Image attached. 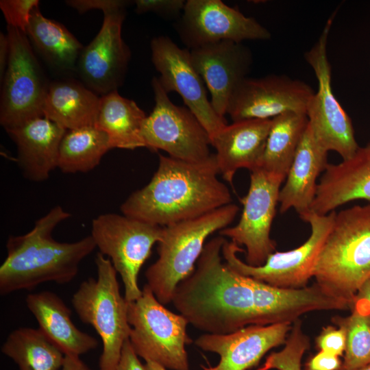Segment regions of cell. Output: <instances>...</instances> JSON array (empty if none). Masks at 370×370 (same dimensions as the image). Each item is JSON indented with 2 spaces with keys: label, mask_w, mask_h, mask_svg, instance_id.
I'll return each instance as SVG.
<instances>
[{
  "label": "cell",
  "mask_w": 370,
  "mask_h": 370,
  "mask_svg": "<svg viewBox=\"0 0 370 370\" xmlns=\"http://www.w3.org/2000/svg\"><path fill=\"white\" fill-rule=\"evenodd\" d=\"M225 241L219 236L206 243L195 270L177 284L171 301L189 323L207 334L259 325L251 278L222 262Z\"/></svg>",
  "instance_id": "1"
},
{
  "label": "cell",
  "mask_w": 370,
  "mask_h": 370,
  "mask_svg": "<svg viewBox=\"0 0 370 370\" xmlns=\"http://www.w3.org/2000/svg\"><path fill=\"white\" fill-rule=\"evenodd\" d=\"M214 153L198 162L159 156L150 182L123 203L127 217L161 227L194 219L231 204Z\"/></svg>",
  "instance_id": "2"
},
{
  "label": "cell",
  "mask_w": 370,
  "mask_h": 370,
  "mask_svg": "<svg viewBox=\"0 0 370 370\" xmlns=\"http://www.w3.org/2000/svg\"><path fill=\"white\" fill-rule=\"evenodd\" d=\"M70 217L62 206H56L29 232L8 238L7 256L0 267L1 295L31 290L46 282L64 284L75 278L79 264L96 245L90 235L73 243L52 237L56 227Z\"/></svg>",
  "instance_id": "3"
},
{
  "label": "cell",
  "mask_w": 370,
  "mask_h": 370,
  "mask_svg": "<svg viewBox=\"0 0 370 370\" xmlns=\"http://www.w3.org/2000/svg\"><path fill=\"white\" fill-rule=\"evenodd\" d=\"M312 278L350 308L357 291L370 278V204L335 213Z\"/></svg>",
  "instance_id": "4"
},
{
  "label": "cell",
  "mask_w": 370,
  "mask_h": 370,
  "mask_svg": "<svg viewBox=\"0 0 370 370\" xmlns=\"http://www.w3.org/2000/svg\"><path fill=\"white\" fill-rule=\"evenodd\" d=\"M239 210L230 204L200 217L162 227L158 259L146 270L147 284L163 305L171 303L177 284L191 274L206 241L227 227Z\"/></svg>",
  "instance_id": "5"
},
{
  "label": "cell",
  "mask_w": 370,
  "mask_h": 370,
  "mask_svg": "<svg viewBox=\"0 0 370 370\" xmlns=\"http://www.w3.org/2000/svg\"><path fill=\"white\" fill-rule=\"evenodd\" d=\"M95 264L97 278L82 282L71 302L79 319L90 325L102 341L99 370H114L129 338L128 301L121 293L117 272L110 260L99 252Z\"/></svg>",
  "instance_id": "6"
},
{
  "label": "cell",
  "mask_w": 370,
  "mask_h": 370,
  "mask_svg": "<svg viewBox=\"0 0 370 370\" xmlns=\"http://www.w3.org/2000/svg\"><path fill=\"white\" fill-rule=\"evenodd\" d=\"M129 340L145 362L167 369L189 370L186 345L193 341L186 332L188 320L167 309L145 284L141 296L128 302Z\"/></svg>",
  "instance_id": "7"
},
{
  "label": "cell",
  "mask_w": 370,
  "mask_h": 370,
  "mask_svg": "<svg viewBox=\"0 0 370 370\" xmlns=\"http://www.w3.org/2000/svg\"><path fill=\"white\" fill-rule=\"evenodd\" d=\"M335 213L333 211L321 215L308 212L301 219L310 226L309 238L297 248L273 252L262 265L251 266L242 261L236 254L245 250L227 240L222 247V257L231 269L267 284L288 288L307 286L313 277L316 262L331 230Z\"/></svg>",
  "instance_id": "8"
},
{
  "label": "cell",
  "mask_w": 370,
  "mask_h": 370,
  "mask_svg": "<svg viewBox=\"0 0 370 370\" xmlns=\"http://www.w3.org/2000/svg\"><path fill=\"white\" fill-rule=\"evenodd\" d=\"M10 53L1 82L0 123L14 128L43 116L48 81L25 33L7 27Z\"/></svg>",
  "instance_id": "9"
},
{
  "label": "cell",
  "mask_w": 370,
  "mask_h": 370,
  "mask_svg": "<svg viewBox=\"0 0 370 370\" xmlns=\"http://www.w3.org/2000/svg\"><path fill=\"white\" fill-rule=\"evenodd\" d=\"M162 233L161 226L124 214H102L92 221L90 236L99 253L108 256L120 275L128 302L142 295L138 275Z\"/></svg>",
  "instance_id": "10"
},
{
  "label": "cell",
  "mask_w": 370,
  "mask_h": 370,
  "mask_svg": "<svg viewBox=\"0 0 370 370\" xmlns=\"http://www.w3.org/2000/svg\"><path fill=\"white\" fill-rule=\"evenodd\" d=\"M334 18L332 14L328 18L317 41L304 55L318 82L317 91L308 103L306 116L308 125L321 145L328 151H336L345 160L352 156L359 146L352 121L332 88V68L327 45Z\"/></svg>",
  "instance_id": "11"
},
{
  "label": "cell",
  "mask_w": 370,
  "mask_h": 370,
  "mask_svg": "<svg viewBox=\"0 0 370 370\" xmlns=\"http://www.w3.org/2000/svg\"><path fill=\"white\" fill-rule=\"evenodd\" d=\"M151 87L155 106L143 125L145 147L163 150L171 158L188 162L208 158L210 138L196 116L187 107L171 101L158 77L152 78Z\"/></svg>",
  "instance_id": "12"
},
{
  "label": "cell",
  "mask_w": 370,
  "mask_h": 370,
  "mask_svg": "<svg viewBox=\"0 0 370 370\" xmlns=\"http://www.w3.org/2000/svg\"><path fill=\"white\" fill-rule=\"evenodd\" d=\"M284 182L261 168L251 171L248 192L241 199L243 208L238 223L219 231L220 236L245 247V262L249 265H262L275 252L276 244L270 232Z\"/></svg>",
  "instance_id": "13"
},
{
  "label": "cell",
  "mask_w": 370,
  "mask_h": 370,
  "mask_svg": "<svg viewBox=\"0 0 370 370\" xmlns=\"http://www.w3.org/2000/svg\"><path fill=\"white\" fill-rule=\"evenodd\" d=\"M174 28L189 50L221 40H266L270 32L221 0H188Z\"/></svg>",
  "instance_id": "14"
},
{
  "label": "cell",
  "mask_w": 370,
  "mask_h": 370,
  "mask_svg": "<svg viewBox=\"0 0 370 370\" xmlns=\"http://www.w3.org/2000/svg\"><path fill=\"white\" fill-rule=\"evenodd\" d=\"M151 61L160 73V84L167 92H176L212 138L225 125V118L214 110L206 86L195 69L190 50L179 47L169 37L159 36L151 41Z\"/></svg>",
  "instance_id": "15"
},
{
  "label": "cell",
  "mask_w": 370,
  "mask_h": 370,
  "mask_svg": "<svg viewBox=\"0 0 370 370\" xmlns=\"http://www.w3.org/2000/svg\"><path fill=\"white\" fill-rule=\"evenodd\" d=\"M314 93L304 82L285 75L247 77L234 90L226 114L233 122L272 119L290 112L306 114Z\"/></svg>",
  "instance_id": "16"
},
{
  "label": "cell",
  "mask_w": 370,
  "mask_h": 370,
  "mask_svg": "<svg viewBox=\"0 0 370 370\" xmlns=\"http://www.w3.org/2000/svg\"><path fill=\"white\" fill-rule=\"evenodd\" d=\"M125 9L103 13L99 33L78 59L76 73L82 82L101 96L123 85L130 60V49L121 35Z\"/></svg>",
  "instance_id": "17"
},
{
  "label": "cell",
  "mask_w": 370,
  "mask_h": 370,
  "mask_svg": "<svg viewBox=\"0 0 370 370\" xmlns=\"http://www.w3.org/2000/svg\"><path fill=\"white\" fill-rule=\"evenodd\" d=\"M190 53L193 64L210 94L214 110L224 118L234 90L251 71V50L242 42L221 40Z\"/></svg>",
  "instance_id": "18"
},
{
  "label": "cell",
  "mask_w": 370,
  "mask_h": 370,
  "mask_svg": "<svg viewBox=\"0 0 370 370\" xmlns=\"http://www.w3.org/2000/svg\"><path fill=\"white\" fill-rule=\"evenodd\" d=\"M292 325H250L226 334H204L195 341L205 352L219 355L214 367L201 365L203 370H248L256 367L271 349L284 344Z\"/></svg>",
  "instance_id": "19"
},
{
  "label": "cell",
  "mask_w": 370,
  "mask_h": 370,
  "mask_svg": "<svg viewBox=\"0 0 370 370\" xmlns=\"http://www.w3.org/2000/svg\"><path fill=\"white\" fill-rule=\"evenodd\" d=\"M357 199L370 201V143L338 164L328 163L317 184L310 211L325 215Z\"/></svg>",
  "instance_id": "20"
},
{
  "label": "cell",
  "mask_w": 370,
  "mask_h": 370,
  "mask_svg": "<svg viewBox=\"0 0 370 370\" xmlns=\"http://www.w3.org/2000/svg\"><path fill=\"white\" fill-rule=\"evenodd\" d=\"M271 119H247L221 128L211 139L219 172L232 184L240 169L250 171L261 164Z\"/></svg>",
  "instance_id": "21"
},
{
  "label": "cell",
  "mask_w": 370,
  "mask_h": 370,
  "mask_svg": "<svg viewBox=\"0 0 370 370\" xmlns=\"http://www.w3.org/2000/svg\"><path fill=\"white\" fill-rule=\"evenodd\" d=\"M5 131L16 145L17 164L24 177L36 182L47 180L58 168L60 145L67 130L42 116Z\"/></svg>",
  "instance_id": "22"
},
{
  "label": "cell",
  "mask_w": 370,
  "mask_h": 370,
  "mask_svg": "<svg viewBox=\"0 0 370 370\" xmlns=\"http://www.w3.org/2000/svg\"><path fill=\"white\" fill-rule=\"evenodd\" d=\"M328 151L318 141L308 125L279 194L280 212L293 208L299 217L310 211L317 178L328 164Z\"/></svg>",
  "instance_id": "23"
},
{
  "label": "cell",
  "mask_w": 370,
  "mask_h": 370,
  "mask_svg": "<svg viewBox=\"0 0 370 370\" xmlns=\"http://www.w3.org/2000/svg\"><path fill=\"white\" fill-rule=\"evenodd\" d=\"M25 302L38 329L65 355L79 356L98 346L95 337L75 325L71 310L54 293L45 291L29 294Z\"/></svg>",
  "instance_id": "24"
},
{
  "label": "cell",
  "mask_w": 370,
  "mask_h": 370,
  "mask_svg": "<svg viewBox=\"0 0 370 370\" xmlns=\"http://www.w3.org/2000/svg\"><path fill=\"white\" fill-rule=\"evenodd\" d=\"M101 97L73 79L50 82L43 106V116L66 130L95 124Z\"/></svg>",
  "instance_id": "25"
},
{
  "label": "cell",
  "mask_w": 370,
  "mask_h": 370,
  "mask_svg": "<svg viewBox=\"0 0 370 370\" xmlns=\"http://www.w3.org/2000/svg\"><path fill=\"white\" fill-rule=\"evenodd\" d=\"M26 35L33 49L52 69L62 73L77 71L84 47L63 25L45 17L38 7L32 12Z\"/></svg>",
  "instance_id": "26"
},
{
  "label": "cell",
  "mask_w": 370,
  "mask_h": 370,
  "mask_svg": "<svg viewBox=\"0 0 370 370\" xmlns=\"http://www.w3.org/2000/svg\"><path fill=\"white\" fill-rule=\"evenodd\" d=\"M146 117L134 101L114 90L101 97L95 126L108 134L111 149H134L145 147L142 130Z\"/></svg>",
  "instance_id": "27"
},
{
  "label": "cell",
  "mask_w": 370,
  "mask_h": 370,
  "mask_svg": "<svg viewBox=\"0 0 370 370\" xmlns=\"http://www.w3.org/2000/svg\"><path fill=\"white\" fill-rule=\"evenodd\" d=\"M308 122L306 114L295 112L272 119L259 168L284 181Z\"/></svg>",
  "instance_id": "28"
},
{
  "label": "cell",
  "mask_w": 370,
  "mask_h": 370,
  "mask_svg": "<svg viewBox=\"0 0 370 370\" xmlns=\"http://www.w3.org/2000/svg\"><path fill=\"white\" fill-rule=\"evenodd\" d=\"M1 352L19 370H61L65 354L38 328H18L7 337Z\"/></svg>",
  "instance_id": "29"
},
{
  "label": "cell",
  "mask_w": 370,
  "mask_h": 370,
  "mask_svg": "<svg viewBox=\"0 0 370 370\" xmlns=\"http://www.w3.org/2000/svg\"><path fill=\"white\" fill-rule=\"evenodd\" d=\"M110 149L108 134L95 125L67 130L60 145L58 168L64 173L88 172Z\"/></svg>",
  "instance_id": "30"
},
{
  "label": "cell",
  "mask_w": 370,
  "mask_h": 370,
  "mask_svg": "<svg viewBox=\"0 0 370 370\" xmlns=\"http://www.w3.org/2000/svg\"><path fill=\"white\" fill-rule=\"evenodd\" d=\"M332 321L346 337L341 370H356L370 363V315L352 311L347 317L335 316Z\"/></svg>",
  "instance_id": "31"
},
{
  "label": "cell",
  "mask_w": 370,
  "mask_h": 370,
  "mask_svg": "<svg viewBox=\"0 0 370 370\" xmlns=\"http://www.w3.org/2000/svg\"><path fill=\"white\" fill-rule=\"evenodd\" d=\"M299 319L292 324L284 348L272 352L264 362L256 370H301V359L310 348V338L304 332Z\"/></svg>",
  "instance_id": "32"
},
{
  "label": "cell",
  "mask_w": 370,
  "mask_h": 370,
  "mask_svg": "<svg viewBox=\"0 0 370 370\" xmlns=\"http://www.w3.org/2000/svg\"><path fill=\"white\" fill-rule=\"evenodd\" d=\"M38 0H1L0 8L8 26L26 34L32 12L38 7Z\"/></svg>",
  "instance_id": "33"
},
{
  "label": "cell",
  "mask_w": 370,
  "mask_h": 370,
  "mask_svg": "<svg viewBox=\"0 0 370 370\" xmlns=\"http://www.w3.org/2000/svg\"><path fill=\"white\" fill-rule=\"evenodd\" d=\"M135 11L140 14L153 12L168 20H178L184 10V0H136Z\"/></svg>",
  "instance_id": "34"
},
{
  "label": "cell",
  "mask_w": 370,
  "mask_h": 370,
  "mask_svg": "<svg viewBox=\"0 0 370 370\" xmlns=\"http://www.w3.org/2000/svg\"><path fill=\"white\" fill-rule=\"evenodd\" d=\"M316 344L320 351L340 357L345 350V334L341 328L328 325L322 329L316 338Z\"/></svg>",
  "instance_id": "35"
},
{
  "label": "cell",
  "mask_w": 370,
  "mask_h": 370,
  "mask_svg": "<svg viewBox=\"0 0 370 370\" xmlns=\"http://www.w3.org/2000/svg\"><path fill=\"white\" fill-rule=\"evenodd\" d=\"M70 7L79 14L91 10H100L104 12L121 8H126L129 1L123 0H69L65 1Z\"/></svg>",
  "instance_id": "36"
},
{
  "label": "cell",
  "mask_w": 370,
  "mask_h": 370,
  "mask_svg": "<svg viewBox=\"0 0 370 370\" xmlns=\"http://www.w3.org/2000/svg\"><path fill=\"white\" fill-rule=\"evenodd\" d=\"M342 365L339 356L320 351L308 360L304 370H341Z\"/></svg>",
  "instance_id": "37"
},
{
  "label": "cell",
  "mask_w": 370,
  "mask_h": 370,
  "mask_svg": "<svg viewBox=\"0 0 370 370\" xmlns=\"http://www.w3.org/2000/svg\"><path fill=\"white\" fill-rule=\"evenodd\" d=\"M114 370H146L138 359V356L134 350L127 338L122 347L121 356Z\"/></svg>",
  "instance_id": "38"
},
{
  "label": "cell",
  "mask_w": 370,
  "mask_h": 370,
  "mask_svg": "<svg viewBox=\"0 0 370 370\" xmlns=\"http://www.w3.org/2000/svg\"><path fill=\"white\" fill-rule=\"evenodd\" d=\"M349 309L362 315H370V278L357 291Z\"/></svg>",
  "instance_id": "39"
},
{
  "label": "cell",
  "mask_w": 370,
  "mask_h": 370,
  "mask_svg": "<svg viewBox=\"0 0 370 370\" xmlns=\"http://www.w3.org/2000/svg\"><path fill=\"white\" fill-rule=\"evenodd\" d=\"M10 53L9 40L7 34H0V81L3 80Z\"/></svg>",
  "instance_id": "40"
},
{
  "label": "cell",
  "mask_w": 370,
  "mask_h": 370,
  "mask_svg": "<svg viewBox=\"0 0 370 370\" xmlns=\"http://www.w3.org/2000/svg\"><path fill=\"white\" fill-rule=\"evenodd\" d=\"M61 370H90L79 356L65 355Z\"/></svg>",
  "instance_id": "41"
},
{
  "label": "cell",
  "mask_w": 370,
  "mask_h": 370,
  "mask_svg": "<svg viewBox=\"0 0 370 370\" xmlns=\"http://www.w3.org/2000/svg\"><path fill=\"white\" fill-rule=\"evenodd\" d=\"M145 367L146 370H167L164 367L151 361H147Z\"/></svg>",
  "instance_id": "42"
},
{
  "label": "cell",
  "mask_w": 370,
  "mask_h": 370,
  "mask_svg": "<svg viewBox=\"0 0 370 370\" xmlns=\"http://www.w3.org/2000/svg\"><path fill=\"white\" fill-rule=\"evenodd\" d=\"M356 370H370V363Z\"/></svg>",
  "instance_id": "43"
}]
</instances>
